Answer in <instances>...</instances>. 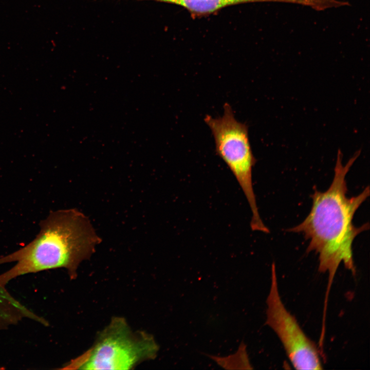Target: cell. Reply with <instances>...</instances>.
I'll list each match as a JSON object with an SVG mask.
<instances>
[{"mask_svg": "<svg viewBox=\"0 0 370 370\" xmlns=\"http://www.w3.org/2000/svg\"><path fill=\"white\" fill-rule=\"evenodd\" d=\"M266 324L276 334L292 366L297 369H322L320 353L286 309L278 287L276 267L271 265V285L267 298Z\"/></svg>", "mask_w": 370, "mask_h": 370, "instance_id": "5b68a950", "label": "cell"}, {"mask_svg": "<svg viewBox=\"0 0 370 370\" xmlns=\"http://www.w3.org/2000/svg\"><path fill=\"white\" fill-rule=\"evenodd\" d=\"M180 6L193 16L212 14L229 6L254 2H281L282 0H154Z\"/></svg>", "mask_w": 370, "mask_h": 370, "instance_id": "8992f818", "label": "cell"}, {"mask_svg": "<svg viewBox=\"0 0 370 370\" xmlns=\"http://www.w3.org/2000/svg\"><path fill=\"white\" fill-rule=\"evenodd\" d=\"M360 153V150L356 152L344 165L342 153L338 150L330 187L325 192L315 190L308 215L299 225L287 230L303 234L309 240L307 252L318 254L319 271L328 274L325 301L341 264L355 274L353 243L357 235L369 228L368 223L356 227L353 220L357 210L369 196V187L357 196H347L346 176Z\"/></svg>", "mask_w": 370, "mask_h": 370, "instance_id": "6da1fadb", "label": "cell"}, {"mask_svg": "<svg viewBox=\"0 0 370 370\" xmlns=\"http://www.w3.org/2000/svg\"><path fill=\"white\" fill-rule=\"evenodd\" d=\"M247 346L243 341L240 343L238 350L233 354L226 357L207 355L218 365L226 369H253L247 353Z\"/></svg>", "mask_w": 370, "mask_h": 370, "instance_id": "52a82bcc", "label": "cell"}, {"mask_svg": "<svg viewBox=\"0 0 370 370\" xmlns=\"http://www.w3.org/2000/svg\"><path fill=\"white\" fill-rule=\"evenodd\" d=\"M100 242L89 219L78 210L52 212L41 222L40 231L31 242L0 258V265L15 263L0 274V285L56 268H65L74 277L80 263L89 258Z\"/></svg>", "mask_w": 370, "mask_h": 370, "instance_id": "7a4b0ae2", "label": "cell"}, {"mask_svg": "<svg viewBox=\"0 0 370 370\" xmlns=\"http://www.w3.org/2000/svg\"><path fill=\"white\" fill-rule=\"evenodd\" d=\"M223 107L222 117L207 115L204 121L211 131L216 154L229 167L247 200L252 213L251 229L268 233L269 230L260 217L253 188L252 169L256 160L249 141L248 126L236 119L228 103Z\"/></svg>", "mask_w": 370, "mask_h": 370, "instance_id": "3957f363", "label": "cell"}, {"mask_svg": "<svg viewBox=\"0 0 370 370\" xmlns=\"http://www.w3.org/2000/svg\"><path fill=\"white\" fill-rule=\"evenodd\" d=\"M158 348L151 336L133 332L123 319H115L101 334L79 368L129 369L140 361L155 358Z\"/></svg>", "mask_w": 370, "mask_h": 370, "instance_id": "277c9868", "label": "cell"}]
</instances>
